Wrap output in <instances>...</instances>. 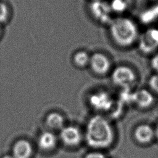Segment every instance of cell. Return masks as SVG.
<instances>
[{
	"label": "cell",
	"instance_id": "cell-16",
	"mask_svg": "<svg viewBox=\"0 0 158 158\" xmlns=\"http://www.w3.org/2000/svg\"><path fill=\"white\" fill-rule=\"evenodd\" d=\"M131 0H111L109 5L112 12L122 13L130 6Z\"/></svg>",
	"mask_w": 158,
	"mask_h": 158
},
{
	"label": "cell",
	"instance_id": "cell-7",
	"mask_svg": "<svg viewBox=\"0 0 158 158\" xmlns=\"http://www.w3.org/2000/svg\"><path fill=\"white\" fill-rule=\"evenodd\" d=\"M158 48V29L150 28L140 37L139 48L144 53L149 54Z\"/></svg>",
	"mask_w": 158,
	"mask_h": 158
},
{
	"label": "cell",
	"instance_id": "cell-5",
	"mask_svg": "<svg viewBox=\"0 0 158 158\" xmlns=\"http://www.w3.org/2000/svg\"><path fill=\"white\" fill-rule=\"evenodd\" d=\"M89 10L92 16L102 23H110L112 20L109 3L102 0H94L89 6Z\"/></svg>",
	"mask_w": 158,
	"mask_h": 158
},
{
	"label": "cell",
	"instance_id": "cell-14",
	"mask_svg": "<svg viewBox=\"0 0 158 158\" xmlns=\"http://www.w3.org/2000/svg\"><path fill=\"white\" fill-rule=\"evenodd\" d=\"M158 19V4L146 10L140 15V20L142 23H150Z\"/></svg>",
	"mask_w": 158,
	"mask_h": 158
},
{
	"label": "cell",
	"instance_id": "cell-2",
	"mask_svg": "<svg viewBox=\"0 0 158 158\" xmlns=\"http://www.w3.org/2000/svg\"><path fill=\"white\" fill-rule=\"evenodd\" d=\"M109 31L114 41L123 47L132 44L138 36L135 23L127 17H118L112 20L110 23Z\"/></svg>",
	"mask_w": 158,
	"mask_h": 158
},
{
	"label": "cell",
	"instance_id": "cell-1",
	"mask_svg": "<svg viewBox=\"0 0 158 158\" xmlns=\"http://www.w3.org/2000/svg\"><path fill=\"white\" fill-rule=\"evenodd\" d=\"M115 138L114 128L104 117L96 115L88 121L84 138L91 148L97 151L108 148L114 142Z\"/></svg>",
	"mask_w": 158,
	"mask_h": 158
},
{
	"label": "cell",
	"instance_id": "cell-19",
	"mask_svg": "<svg viewBox=\"0 0 158 158\" xmlns=\"http://www.w3.org/2000/svg\"><path fill=\"white\" fill-rule=\"evenodd\" d=\"M85 158H108L104 153L99 151H94L88 152L85 156Z\"/></svg>",
	"mask_w": 158,
	"mask_h": 158
},
{
	"label": "cell",
	"instance_id": "cell-13",
	"mask_svg": "<svg viewBox=\"0 0 158 158\" xmlns=\"http://www.w3.org/2000/svg\"><path fill=\"white\" fill-rule=\"evenodd\" d=\"M45 123L51 130L60 131L65 126V118L63 115L57 112L49 113L45 119Z\"/></svg>",
	"mask_w": 158,
	"mask_h": 158
},
{
	"label": "cell",
	"instance_id": "cell-17",
	"mask_svg": "<svg viewBox=\"0 0 158 158\" xmlns=\"http://www.w3.org/2000/svg\"><path fill=\"white\" fill-rule=\"evenodd\" d=\"M9 17V9L7 5L0 2V23H4L7 21Z\"/></svg>",
	"mask_w": 158,
	"mask_h": 158
},
{
	"label": "cell",
	"instance_id": "cell-21",
	"mask_svg": "<svg viewBox=\"0 0 158 158\" xmlns=\"http://www.w3.org/2000/svg\"><path fill=\"white\" fill-rule=\"evenodd\" d=\"M154 133H155V138L156 141L158 142V122L154 126Z\"/></svg>",
	"mask_w": 158,
	"mask_h": 158
},
{
	"label": "cell",
	"instance_id": "cell-10",
	"mask_svg": "<svg viewBox=\"0 0 158 158\" xmlns=\"http://www.w3.org/2000/svg\"><path fill=\"white\" fill-rule=\"evenodd\" d=\"M131 100L141 110L150 108L154 102L153 94L146 89H141L131 94Z\"/></svg>",
	"mask_w": 158,
	"mask_h": 158
},
{
	"label": "cell",
	"instance_id": "cell-23",
	"mask_svg": "<svg viewBox=\"0 0 158 158\" xmlns=\"http://www.w3.org/2000/svg\"></svg>",
	"mask_w": 158,
	"mask_h": 158
},
{
	"label": "cell",
	"instance_id": "cell-9",
	"mask_svg": "<svg viewBox=\"0 0 158 158\" xmlns=\"http://www.w3.org/2000/svg\"><path fill=\"white\" fill-rule=\"evenodd\" d=\"M89 104L96 110L106 111L111 108L113 101L108 93L101 91L94 93L90 96Z\"/></svg>",
	"mask_w": 158,
	"mask_h": 158
},
{
	"label": "cell",
	"instance_id": "cell-4",
	"mask_svg": "<svg viewBox=\"0 0 158 158\" xmlns=\"http://www.w3.org/2000/svg\"><path fill=\"white\" fill-rule=\"evenodd\" d=\"M59 139L66 146L74 148L79 146L84 135L79 128L74 125H65L59 131Z\"/></svg>",
	"mask_w": 158,
	"mask_h": 158
},
{
	"label": "cell",
	"instance_id": "cell-11",
	"mask_svg": "<svg viewBox=\"0 0 158 158\" xmlns=\"http://www.w3.org/2000/svg\"><path fill=\"white\" fill-rule=\"evenodd\" d=\"M33 154V148L28 140L22 138L14 143L12 155L14 158H31Z\"/></svg>",
	"mask_w": 158,
	"mask_h": 158
},
{
	"label": "cell",
	"instance_id": "cell-18",
	"mask_svg": "<svg viewBox=\"0 0 158 158\" xmlns=\"http://www.w3.org/2000/svg\"><path fill=\"white\" fill-rule=\"evenodd\" d=\"M150 88L156 93H158V75H152L149 80Z\"/></svg>",
	"mask_w": 158,
	"mask_h": 158
},
{
	"label": "cell",
	"instance_id": "cell-3",
	"mask_svg": "<svg viewBox=\"0 0 158 158\" xmlns=\"http://www.w3.org/2000/svg\"><path fill=\"white\" fill-rule=\"evenodd\" d=\"M132 137L135 143L142 147H146L156 141L154 126L147 122L136 124L132 132Z\"/></svg>",
	"mask_w": 158,
	"mask_h": 158
},
{
	"label": "cell",
	"instance_id": "cell-8",
	"mask_svg": "<svg viewBox=\"0 0 158 158\" xmlns=\"http://www.w3.org/2000/svg\"><path fill=\"white\" fill-rule=\"evenodd\" d=\"M89 65L92 71L98 75H104L110 69V61L105 54L95 52L90 56Z\"/></svg>",
	"mask_w": 158,
	"mask_h": 158
},
{
	"label": "cell",
	"instance_id": "cell-6",
	"mask_svg": "<svg viewBox=\"0 0 158 158\" xmlns=\"http://www.w3.org/2000/svg\"><path fill=\"white\" fill-rule=\"evenodd\" d=\"M111 78L115 85L128 87L135 82L136 75L133 70L129 67L119 65L112 71Z\"/></svg>",
	"mask_w": 158,
	"mask_h": 158
},
{
	"label": "cell",
	"instance_id": "cell-12",
	"mask_svg": "<svg viewBox=\"0 0 158 158\" xmlns=\"http://www.w3.org/2000/svg\"><path fill=\"white\" fill-rule=\"evenodd\" d=\"M57 142L58 138L56 135L50 130L43 131L38 139V145L44 151H49L55 149Z\"/></svg>",
	"mask_w": 158,
	"mask_h": 158
},
{
	"label": "cell",
	"instance_id": "cell-15",
	"mask_svg": "<svg viewBox=\"0 0 158 158\" xmlns=\"http://www.w3.org/2000/svg\"><path fill=\"white\" fill-rule=\"evenodd\" d=\"M90 56L85 51H78L73 56V61L75 65L78 67H85L89 65Z\"/></svg>",
	"mask_w": 158,
	"mask_h": 158
},
{
	"label": "cell",
	"instance_id": "cell-22",
	"mask_svg": "<svg viewBox=\"0 0 158 158\" xmlns=\"http://www.w3.org/2000/svg\"><path fill=\"white\" fill-rule=\"evenodd\" d=\"M1 158H14L12 154H5L2 156Z\"/></svg>",
	"mask_w": 158,
	"mask_h": 158
},
{
	"label": "cell",
	"instance_id": "cell-20",
	"mask_svg": "<svg viewBox=\"0 0 158 158\" xmlns=\"http://www.w3.org/2000/svg\"><path fill=\"white\" fill-rule=\"evenodd\" d=\"M151 65L155 70L158 72V54L152 57L151 60Z\"/></svg>",
	"mask_w": 158,
	"mask_h": 158
}]
</instances>
